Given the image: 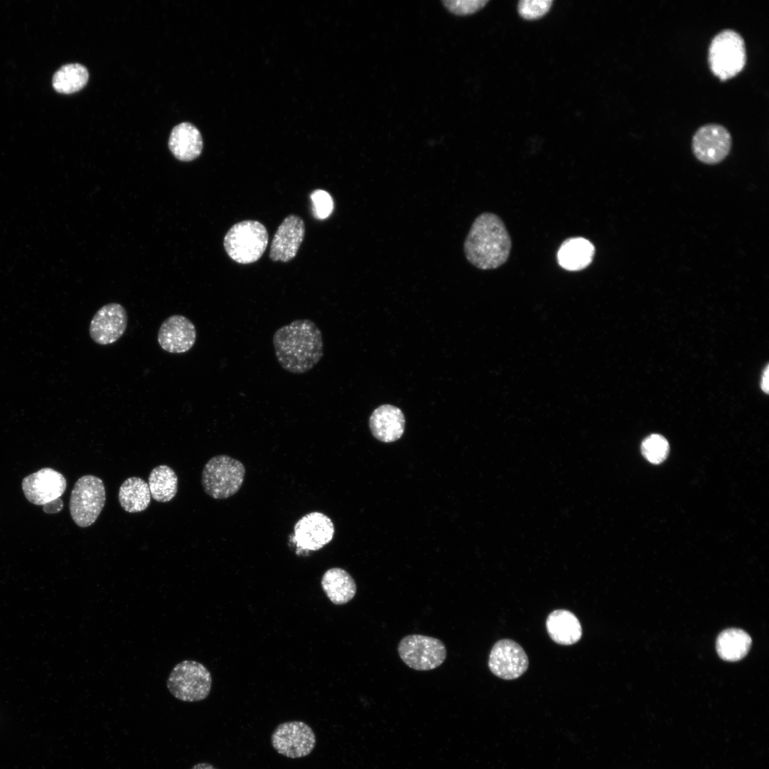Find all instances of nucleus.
Instances as JSON below:
<instances>
[{"label": "nucleus", "mask_w": 769, "mask_h": 769, "mask_svg": "<svg viewBox=\"0 0 769 769\" xmlns=\"http://www.w3.org/2000/svg\"><path fill=\"white\" fill-rule=\"evenodd\" d=\"M273 345L279 365L293 374L311 370L323 355L322 333L310 319H297L278 328Z\"/></svg>", "instance_id": "nucleus-1"}, {"label": "nucleus", "mask_w": 769, "mask_h": 769, "mask_svg": "<svg viewBox=\"0 0 769 769\" xmlns=\"http://www.w3.org/2000/svg\"><path fill=\"white\" fill-rule=\"evenodd\" d=\"M511 238L503 221L491 212H483L474 220L464 242L466 260L481 270H492L509 258Z\"/></svg>", "instance_id": "nucleus-2"}, {"label": "nucleus", "mask_w": 769, "mask_h": 769, "mask_svg": "<svg viewBox=\"0 0 769 769\" xmlns=\"http://www.w3.org/2000/svg\"><path fill=\"white\" fill-rule=\"evenodd\" d=\"M268 242V231L263 224L245 220L235 224L227 231L224 238V247L233 261L249 264L262 256Z\"/></svg>", "instance_id": "nucleus-3"}, {"label": "nucleus", "mask_w": 769, "mask_h": 769, "mask_svg": "<svg viewBox=\"0 0 769 769\" xmlns=\"http://www.w3.org/2000/svg\"><path fill=\"white\" fill-rule=\"evenodd\" d=\"M246 469L238 459L217 455L204 465L201 482L204 491L214 499H226L236 494L245 478Z\"/></svg>", "instance_id": "nucleus-4"}, {"label": "nucleus", "mask_w": 769, "mask_h": 769, "mask_svg": "<svg viewBox=\"0 0 769 769\" xmlns=\"http://www.w3.org/2000/svg\"><path fill=\"white\" fill-rule=\"evenodd\" d=\"M708 64L712 73L722 80L739 73L746 62V50L741 34L724 29L712 39L708 48Z\"/></svg>", "instance_id": "nucleus-5"}, {"label": "nucleus", "mask_w": 769, "mask_h": 769, "mask_svg": "<svg viewBox=\"0 0 769 769\" xmlns=\"http://www.w3.org/2000/svg\"><path fill=\"white\" fill-rule=\"evenodd\" d=\"M105 498V488L100 478L93 475L81 476L74 484L70 497L73 520L82 528L91 525L101 513Z\"/></svg>", "instance_id": "nucleus-6"}, {"label": "nucleus", "mask_w": 769, "mask_h": 769, "mask_svg": "<svg viewBox=\"0 0 769 769\" xmlns=\"http://www.w3.org/2000/svg\"><path fill=\"white\" fill-rule=\"evenodd\" d=\"M169 692L182 701L205 699L211 688L209 671L201 663L184 660L174 666L167 681Z\"/></svg>", "instance_id": "nucleus-7"}, {"label": "nucleus", "mask_w": 769, "mask_h": 769, "mask_svg": "<svg viewBox=\"0 0 769 769\" xmlns=\"http://www.w3.org/2000/svg\"><path fill=\"white\" fill-rule=\"evenodd\" d=\"M398 653L409 667L417 671L436 669L446 657V647L441 640L421 634L402 638L398 645Z\"/></svg>", "instance_id": "nucleus-8"}, {"label": "nucleus", "mask_w": 769, "mask_h": 769, "mask_svg": "<svg viewBox=\"0 0 769 769\" xmlns=\"http://www.w3.org/2000/svg\"><path fill=\"white\" fill-rule=\"evenodd\" d=\"M334 533L335 528L330 518L321 512L314 511L305 514L296 522L291 540L296 547V554L303 555L323 548L332 540Z\"/></svg>", "instance_id": "nucleus-9"}, {"label": "nucleus", "mask_w": 769, "mask_h": 769, "mask_svg": "<svg viewBox=\"0 0 769 769\" xmlns=\"http://www.w3.org/2000/svg\"><path fill=\"white\" fill-rule=\"evenodd\" d=\"M315 736L312 728L302 721H288L279 724L271 736L273 748L291 758L309 755L315 746Z\"/></svg>", "instance_id": "nucleus-10"}, {"label": "nucleus", "mask_w": 769, "mask_h": 769, "mask_svg": "<svg viewBox=\"0 0 769 769\" xmlns=\"http://www.w3.org/2000/svg\"><path fill=\"white\" fill-rule=\"evenodd\" d=\"M732 138L728 130L718 124H707L700 128L692 138L691 148L698 160L706 164H716L729 154Z\"/></svg>", "instance_id": "nucleus-11"}, {"label": "nucleus", "mask_w": 769, "mask_h": 769, "mask_svg": "<svg viewBox=\"0 0 769 769\" xmlns=\"http://www.w3.org/2000/svg\"><path fill=\"white\" fill-rule=\"evenodd\" d=\"M528 666V658L520 644L504 639L493 646L489 654L488 667L496 676L515 679L523 674Z\"/></svg>", "instance_id": "nucleus-12"}, {"label": "nucleus", "mask_w": 769, "mask_h": 769, "mask_svg": "<svg viewBox=\"0 0 769 769\" xmlns=\"http://www.w3.org/2000/svg\"><path fill=\"white\" fill-rule=\"evenodd\" d=\"M127 313L120 303H110L102 306L93 315L89 326L91 339L100 345L117 341L125 333Z\"/></svg>", "instance_id": "nucleus-13"}, {"label": "nucleus", "mask_w": 769, "mask_h": 769, "mask_svg": "<svg viewBox=\"0 0 769 769\" xmlns=\"http://www.w3.org/2000/svg\"><path fill=\"white\" fill-rule=\"evenodd\" d=\"M22 490L26 499L33 504L44 506L59 498L65 492L67 482L60 472L51 468H43L26 476Z\"/></svg>", "instance_id": "nucleus-14"}, {"label": "nucleus", "mask_w": 769, "mask_h": 769, "mask_svg": "<svg viewBox=\"0 0 769 769\" xmlns=\"http://www.w3.org/2000/svg\"><path fill=\"white\" fill-rule=\"evenodd\" d=\"M197 340L194 323L182 315H173L161 324L157 342L161 348L169 353H184L192 349Z\"/></svg>", "instance_id": "nucleus-15"}, {"label": "nucleus", "mask_w": 769, "mask_h": 769, "mask_svg": "<svg viewBox=\"0 0 769 769\" xmlns=\"http://www.w3.org/2000/svg\"><path fill=\"white\" fill-rule=\"evenodd\" d=\"M305 224L298 216L286 217L273 238L269 256L273 261L288 262L297 254L305 236Z\"/></svg>", "instance_id": "nucleus-16"}, {"label": "nucleus", "mask_w": 769, "mask_h": 769, "mask_svg": "<svg viewBox=\"0 0 769 769\" xmlns=\"http://www.w3.org/2000/svg\"><path fill=\"white\" fill-rule=\"evenodd\" d=\"M369 426L375 439L384 443H391L403 435L405 417L399 407L384 404L372 412L369 419Z\"/></svg>", "instance_id": "nucleus-17"}, {"label": "nucleus", "mask_w": 769, "mask_h": 769, "mask_svg": "<svg viewBox=\"0 0 769 769\" xmlns=\"http://www.w3.org/2000/svg\"><path fill=\"white\" fill-rule=\"evenodd\" d=\"M168 145L177 159L188 162L200 155L203 141L199 130L194 125L189 122H182L172 129Z\"/></svg>", "instance_id": "nucleus-18"}, {"label": "nucleus", "mask_w": 769, "mask_h": 769, "mask_svg": "<svg viewBox=\"0 0 769 769\" xmlns=\"http://www.w3.org/2000/svg\"><path fill=\"white\" fill-rule=\"evenodd\" d=\"M595 253V248L590 241L582 237H572L561 244L557 258L563 268L578 271L590 265Z\"/></svg>", "instance_id": "nucleus-19"}, {"label": "nucleus", "mask_w": 769, "mask_h": 769, "mask_svg": "<svg viewBox=\"0 0 769 769\" xmlns=\"http://www.w3.org/2000/svg\"><path fill=\"white\" fill-rule=\"evenodd\" d=\"M546 628L550 638L559 644H573L582 637L579 619L567 610L552 612L546 619Z\"/></svg>", "instance_id": "nucleus-20"}, {"label": "nucleus", "mask_w": 769, "mask_h": 769, "mask_svg": "<svg viewBox=\"0 0 769 769\" xmlns=\"http://www.w3.org/2000/svg\"><path fill=\"white\" fill-rule=\"evenodd\" d=\"M321 586L328 599L335 605L348 602L357 591L352 577L340 567H332L325 572L321 579Z\"/></svg>", "instance_id": "nucleus-21"}, {"label": "nucleus", "mask_w": 769, "mask_h": 769, "mask_svg": "<svg viewBox=\"0 0 769 769\" xmlns=\"http://www.w3.org/2000/svg\"><path fill=\"white\" fill-rule=\"evenodd\" d=\"M118 500L121 507L127 513L145 511L151 501L148 483L140 477L127 478L119 488Z\"/></svg>", "instance_id": "nucleus-22"}, {"label": "nucleus", "mask_w": 769, "mask_h": 769, "mask_svg": "<svg viewBox=\"0 0 769 769\" xmlns=\"http://www.w3.org/2000/svg\"><path fill=\"white\" fill-rule=\"evenodd\" d=\"M751 645V638L740 629H728L723 631L716 640V650L719 656L730 661H738L748 653Z\"/></svg>", "instance_id": "nucleus-23"}, {"label": "nucleus", "mask_w": 769, "mask_h": 769, "mask_svg": "<svg viewBox=\"0 0 769 769\" xmlns=\"http://www.w3.org/2000/svg\"><path fill=\"white\" fill-rule=\"evenodd\" d=\"M177 476L171 467L167 465L156 466L148 478L151 497L158 502L170 501L177 493Z\"/></svg>", "instance_id": "nucleus-24"}, {"label": "nucleus", "mask_w": 769, "mask_h": 769, "mask_svg": "<svg viewBox=\"0 0 769 769\" xmlns=\"http://www.w3.org/2000/svg\"><path fill=\"white\" fill-rule=\"evenodd\" d=\"M88 77V71L84 66L68 63L55 73L52 84L57 92L70 94L81 90L86 85Z\"/></svg>", "instance_id": "nucleus-25"}, {"label": "nucleus", "mask_w": 769, "mask_h": 769, "mask_svg": "<svg viewBox=\"0 0 769 769\" xmlns=\"http://www.w3.org/2000/svg\"><path fill=\"white\" fill-rule=\"evenodd\" d=\"M641 451L649 462L659 464L667 457L669 445L667 440L659 434H652L642 443Z\"/></svg>", "instance_id": "nucleus-26"}, {"label": "nucleus", "mask_w": 769, "mask_h": 769, "mask_svg": "<svg viewBox=\"0 0 769 769\" xmlns=\"http://www.w3.org/2000/svg\"><path fill=\"white\" fill-rule=\"evenodd\" d=\"M312 211L316 219H327L333 212L334 203L330 194L323 189H315L310 194Z\"/></svg>", "instance_id": "nucleus-27"}, {"label": "nucleus", "mask_w": 769, "mask_h": 769, "mask_svg": "<svg viewBox=\"0 0 769 769\" xmlns=\"http://www.w3.org/2000/svg\"><path fill=\"white\" fill-rule=\"evenodd\" d=\"M552 3V0H521L518 4V11L525 19H535L548 12Z\"/></svg>", "instance_id": "nucleus-28"}, {"label": "nucleus", "mask_w": 769, "mask_h": 769, "mask_svg": "<svg viewBox=\"0 0 769 769\" xmlns=\"http://www.w3.org/2000/svg\"><path fill=\"white\" fill-rule=\"evenodd\" d=\"M488 0H445L442 3L451 13L457 15L471 14L483 8Z\"/></svg>", "instance_id": "nucleus-29"}, {"label": "nucleus", "mask_w": 769, "mask_h": 769, "mask_svg": "<svg viewBox=\"0 0 769 769\" xmlns=\"http://www.w3.org/2000/svg\"><path fill=\"white\" fill-rule=\"evenodd\" d=\"M63 507V503L59 498L52 502L45 504L43 507L44 512L47 513H56L62 510Z\"/></svg>", "instance_id": "nucleus-30"}, {"label": "nucleus", "mask_w": 769, "mask_h": 769, "mask_svg": "<svg viewBox=\"0 0 769 769\" xmlns=\"http://www.w3.org/2000/svg\"><path fill=\"white\" fill-rule=\"evenodd\" d=\"M768 372H769L768 365H767L766 367L765 368L764 371H763L762 379H761V382H760L761 389L765 393L768 392V389H769V380H768L769 375H768Z\"/></svg>", "instance_id": "nucleus-31"}, {"label": "nucleus", "mask_w": 769, "mask_h": 769, "mask_svg": "<svg viewBox=\"0 0 769 769\" xmlns=\"http://www.w3.org/2000/svg\"><path fill=\"white\" fill-rule=\"evenodd\" d=\"M191 769H217L208 763H199L194 765Z\"/></svg>", "instance_id": "nucleus-32"}]
</instances>
